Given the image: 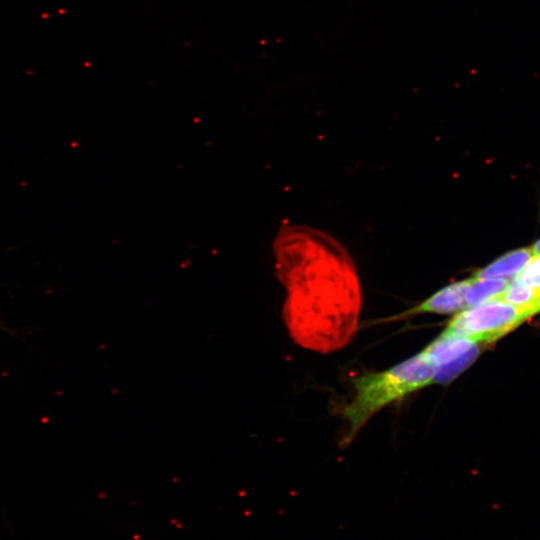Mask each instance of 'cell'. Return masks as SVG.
<instances>
[{"mask_svg":"<svg viewBox=\"0 0 540 540\" xmlns=\"http://www.w3.org/2000/svg\"><path fill=\"white\" fill-rule=\"evenodd\" d=\"M433 383V370L421 354L381 372L354 379V395L344 407L343 417L349 425L350 441L379 410Z\"/></svg>","mask_w":540,"mask_h":540,"instance_id":"6da1fadb","label":"cell"},{"mask_svg":"<svg viewBox=\"0 0 540 540\" xmlns=\"http://www.w3.org/2000/svg\"><path fill=\"white\" fill-rule=\"evenodd\" d=\"M525 319L527 317L515 307L497 298L457 312L443 331L475 343H490L512 331Z\"/></svg>","mask_w":540,"mask_h":540,"instance_id":"7a4b0ae2","label":"cell"},{"mask_svg":"<svg viewBox=\"0 0 540 540\" xmlns=\"http://www.w3.org/2000/svg\"><path fill=\"white\" fill-rule=\"evenodd\" d=\"M469 279L453 282L435 292L404 315L423 313L450 314L466 308L465 292Z\"/></svg>","mask_w":540,"mask_h":540,"instance_id":"3957f363","label":"cell"},{"mask_svg":"<svg viewBox=\"0 0 540 540\" xmlns=\"http://www.w3.org/2000/svg\"><path fill=\"white\" fill-rule=\"evenodd\" d=\"M476 344L467 338L442 331L420 354L435 369L461 358Z\"/></svg>","mask_w":540,"mask_h":540,"instance_id":"277c9868","label":"cell"},{"mask_svg":"<svg viewBox=\"0 0 540 540\" xmlns=\"http://www.w3.org/2000/svg\"><path fill=\"white\" fill-rule=\"evenodd\" d=\"M533 255L531 247L509 251L478 270L473 277L514 279Z\"/></svg>","mask_w":540,"mask_h":540,"instance_id":"5b68a950","label":"cell"},{"mask_svg":"<svg viewBox=\"0 0 540 540\" xmlns=\"http://www.w3.org/2000/svg\"><path fill=\"white\" fill-rule=\"evenodd\" d=\"M499 299L509 303L525 317L540 312V291L514 278Z\"/></svg>","mask_w":540,"mask_h":540,"instance_id":"8992f818","label":"cell"},{"mask_svg":"<svg viewBox=\"0 0 540 540\" xmlns=\"http://www.w3.org/2000/svg\"><path fill=\"white\" fill-rule=\"evenodd\" d=\"M508 284L505 279L471 277L465 292L466 307L499 298Z\"/></svg>","mask_w":540,"mask_h":540,"instance_id":"52a82bcc","label":"cell"},{"mask_svg":"<svg viewBox=\"0 0 540 540\" xmlns=\"http://www.w3.org/2000/svg\"><path fill=\"white\" fill-rule=\"evenodd\" d=\"M479 354V347L477 344L464 356L456 361L432 369L433 370V383L448 384L459 376L465 369H467L477 358Z\"/></svg>","mask_w":540,"mask_h":540,"instance_id":"ba28073f","label":"cell"},{"mask_svg":"<svg viewBox=\"0 0 540 540\" xmlns=\"http://www.w3.org/2000/svg\"><path fill=\"white\" fill-rule=\"evenodd\" d=\"M515 278L540 291V254L533 255Z\"/></svg>","mask_w":540,"mask_h":540,"instance_id":"9c48e42d","label":"cell"},{"mask_svg":"<svg viewBox=\"0 0 540 540\" xmlns=\"http://www.w3.org/2000/svg\"><path fill=\"white\" fill-rule=\"evenodd\" d=\"M531 249L534 255L540 254V239L534 243Z\"/></svg>","mask_w":540,"mask_h":540,"instance_id":"30bf717a","label":"cell"}]
</instances>
